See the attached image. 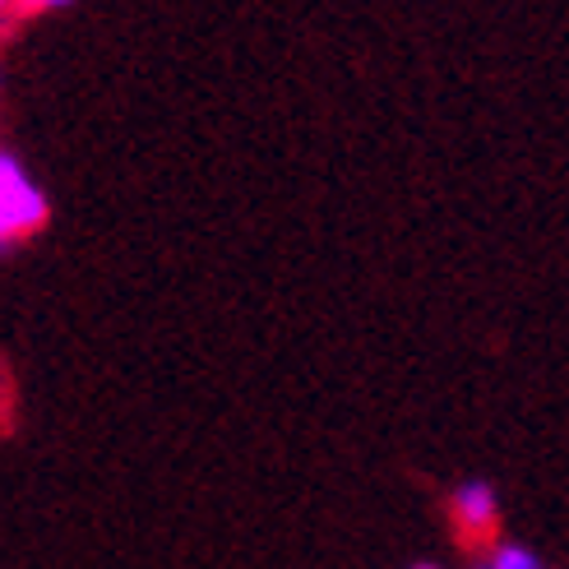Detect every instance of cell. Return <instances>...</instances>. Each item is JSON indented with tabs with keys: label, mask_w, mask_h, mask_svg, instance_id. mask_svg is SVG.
Masks as SVG:
<instances>
[{
	"label": "cell",
	"mask_w": 569,
	"mask_h": 569,
	"mask_svg": "<svg viewBox=\"0 0 569 569\" xmlns=\"http://www.w3.org/2000/svg\"><path fill=\"white\" fill-rule=\"evenodd\" d=\"M47 222V194L14 153H0V250Z\"/></svg>",
	"instance_id": "1"
},
{
	"label": "cell",
	"mask_w": 569,
	"mask_h": 569,
	"mask_svg": "<svg viewBox=\"0 0 569 569\" xmlns=\"http://www.w3.org/2000/svg\"><path fill=\"white\" fill-rule=\"evenodd\" d=\"M449 509H453V519H459V528L472 532V537L491 532L496 519H500V500H496V491L487 487V481H463V487L453 491Z\"/></svg>",
	"instance_id": "2"
},
{
	"label": "cell",
	"mask_w": 569,
	"mask_h": 569,
	"mask_svg": "<svg viewBox=\"0 0 569 569\" xmlns=\"http://www.w3.org/2000/svg\"><path fill=\"white\" fill-rule=\"evenodd\" d=\"M496 569H547L542 560H537V551H528V547H515V542H505V547H496L491 556H487Z\"/></svg>",
	"instance_id": "3"
},
{
	"label": "cell",
	"mask_w": 569,
	"mask_h": 569,
	"mask_svg": "<svg viewBox=\"0 0 569 569\" xmlns=\"http://www.w3.org/2000/svg\"><path fill=\"white\" fill-rule=\"evenodd\" d=\"M23 6H33V10H61V6H70V0H23Z\"/></svg>",
	"instance_id": "4"
},
{
	"label": "cell",
	"mask_w": 569,
	"mask_h": 569,
	"mask_svg": "<svg viewBox=\"0 0 569 569\" xmlns=\"http://www.w3.org/2000/svg\"><path fill=\"white\" fill-rule=\"evenodd\" d=\"M472 569H496V565H491V560H477V565H472Z\"/></svg>",
	"instance_id": "5"
},
{
	"label": "cell",
	"mask_w": 569,
	"mask_h": 569,
	"mask_svg": "<svg viewBox=\"0 0 569 569\" xmlns=\"http://www.w3.org/2000/svg\"><path fill=\"white\" fill-rule=\"evenodd\" d=\"M412 569H436V565H412Z\"/></svg>",
	"instance_id": "6"
},
{
	"label": "cell",
	"mask_w": 569,
	"mask_h": 569,
	"mask_svg": "<svg viewBox=\"0 0 569 569\" xmlns=\"http://www.w3.org/2000/svg\"><path fill=\"white\" fill-rule=\"evenodd\" d=\"M6 6H10V0H0V10H6Z\"/></svg>",
	"instance_id": "7"
}]
</instances>
